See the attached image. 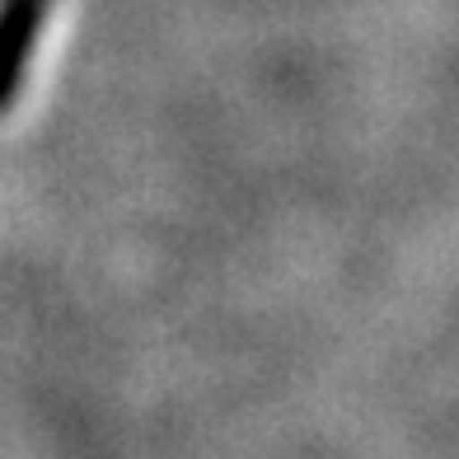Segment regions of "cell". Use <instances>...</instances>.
<instances>
[{
	"label": "cell",
	"instance_id": "1",
	"mask_svg": "<svg viewBox=\"0 0 459 459\" xmlns=\"http://www.w3.org/2000/svg\"><path fill=\"white\" fill-rule=\"evenodd\" d=\"M43 5L48 0H0V108L10 103V94L19 85V71H24V56H29Z\"/></svg>",
	"mask_w": 459,
	"mask_h": 459
}]
</instances>
